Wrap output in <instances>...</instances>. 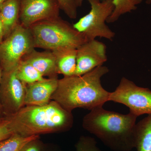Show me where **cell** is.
<instances>
[{"instance_id": "6da1fadb", "label": "cell", "mask_w": 151, "mask_h": 151, "mask_svg": "<svg viewBox=\"0 0 151 151\" xmlns=\"http://www.w3.org/2000/svg\"><path fill=\"white\" fill-rule=\"evenodd\" d=\"M109 71L107 66L101 65L81 76H73L58 79L52 100L70 112L76 108L91 111L103 106L109 101L111 92L103 88L101 78Z\"/></svg>"}, {"instance_id": "7a4b0ae2", "label": "cell", "mask_w": 151, "mask_h": 151, "mask_svg": "<svg viewBox=\"0 0 151 151\" xmlns=\"http://www.w3.org/2000/svg\"><path fill=\"white\" fill-rule=\"evenodd\" d=\"M137 117L103 108L91 110L82 121L84 129L115 151H131L135 148V128Z\"/></svg>"}, {"instance_id": "3957f363", "label": "cell", "mask_w": 151, "mask_h": 151, "mask_svg": "<svg viewBox=\"0 0 151 151\" xmlns=\"http://www.w3.org/2000/svg\"><path fill=\"white\" fill-rule=\"evenodd\" d=\"M6 117L15 134L25 137L68 132L73 127L72 112L52 100L43 106L25 105Z\"/></svg>"}, {"instance_id": "277c9868", "label": "cell", "mask_w": 151, "mask_h": 151, "mask_svg": "<svg viewBox=\"0 0 151 151\" xmlns=\"http://www.w3.org/2000/svg\"><path fill=\"white\" fill-rule=\"evenodd\" d=\"M29 29L35 48L52 51L66 47L77 49L88 41L84 35L60 17L37 22Z\"/></svg>"}, {"instance_id": "5b68a950", "label": "cell", "mask_w": 151, "mask_h": 151, "mask_svg": "<svg viewBox=\"0 0 151 151\" xmlns=\"http://www.w3.org/2000/svg\"><path fill=\"white\" fill-rule=\"evenodd\" d=\"M91 9L89 13L73 24L78 32L84 35L87 40L104 38L112 40L115 33L106 24L114 10L113 0H87Z\"/></svg>"}, {"instance_id": "8992f818", "label": "cell", "mask_w": 151, "mask_h": 151, "mask_svg": "<svg viewBox=\"0 0 151 151\" xmlns=\"http://www.w3.org/2000/svg\"><path fill=\"white\" fill-rule=\"evenodd\" d=\"M35 49L29 29L19 23L0 43V65L3 71L17 69L24 57Z\"/></svg>"}, {"instance_id": "52a82bcc", "label": "cell", "mask_w": 151, "mask_h": 151, "mask_svg": "<svg viewBox=\"0 0 151 151\" xmlns=\"http://www.w3.org/2000/svg\"><path fill=\"white\" fill-rule=\"evenodd\" d=\"M109 101L120 103L137 117L151 114V90L137 86L126 77L121 79L116 90L111 92Z\"/></svg>"}, {"instance_id": "ba28073f", "label": "cell", "mask_w": 151, "mask_h": 151, "mask_svg": "<svg viewBox=\"0 0 151 151\" xmlns=\"http://www.w3.org/2000/svg\"><path fill=\"white\" fill-rule=\"evenodd\" d=\"M16 70L3 71L0 103L4 117L16 113L25 106L26 84L18 78Z\"/></svg>"}, {"instance_id": "9c48e42d", "label": "cell", "mask_w": 151, "mask_h": 151, "mask_svg": "<svg viewBox=\"0 0 151 151\" xmlns=\"http://www.w3.org/2000/svg\"><path fill=\"white\" fill-rule=\"evenodd\" d=\"M19 23L29 28L37 22L59 16V5L57 0H19Z\"/></svg>"}, {"instance_id": "30bf717a", "label": "cell", "mask_w": 151, "mask_h": 151, "mask_svg": "<svg viewBox=\"0 0 151 151\" xmlns=\"http://www.w3.org/2000/svg\"><path fill=\"white\" fill-rule=\"evenodd\" d=\"M105 44L96 40L88 41L77 48L75 76H81L103 65L107 60Z\"/></svg>"}, {"instance_id": "8fae6325", "label": "cell", "mask_w": 151, "mask_h": 151, "mask_svg": "<svg viewBox=\"0 0 151 151\" xmlns=\"http://www.w3.org/2000/svg\"><path fill=\"white\" fill-rule=\"evenodd\" d=\"M58 78H46L26 85L25 105L43 106L52 101V95L57 88Z\"/></svg>"}, {"instance_id": "7c38bea8", "label": "cell", "mask_w": 151, "mask_h": 151, "mask_svg": "<svg viewBox=\"0 0 151 151\" xmlns=\"http://www.w3.org/2000/svg\"><path fill=\"white\" fill-rule=\"evenodd\" d=\"M22 60L32 65L44 77L58 78L59 73L56 58L54 53L50 50L40 52L35 49L25 55Z\"/></svg>"}, {"instance_id": "4fadbf2b", "label": "cell", "mask_w": 151, "mask_h": 151, "mask_svg": "<svg viewBox=\"0 0 151 151\" xmlns=\"http://www.w3.org/2000/svg\"><path fill=\"white\" fill-rule=\"evenodd\" d=\"M19 0H6L0 6V16L4 28V39L8 37L19 23Z\"/></svg>"}, {"instance_id": "5bb4252c", "label": "cell", "mask_w": 151, "mask_h": 151, "mask_svg": "<svg viewBox=\"0 0 151 151\" xmlns=\"http://www.w3.org/2000/svg\"><path fill=\"white\" fill-rule=\"evenodd\" d=\"M77 49L66 47L52 51L56 58L58 73L64 77L73 76L76 66Z\"/></svg>"}, {"instance_id": "9a60e30c", "label": "cell", "mask_w": 151, "mask_h": 151, "mask_svg": "<svg viewBox=\"0 0 151 151\" xmlns=\"http://www.w3.org/2000/svg\"><path fill=\"white\" fill-rule=\"evenodd\" d=\"M134 134L137 151H151V114L136 123Z\"/></svg>"}, {"instance_id": "2e32d148", "label": "cell", "mask_w": 151, "mask_h": 151, "mask_svg": "<svg viewBox=\"0 0 151 151\" xmlns=\"http://www.w3.org/2000/svg\"><path fill=\"white\" fill-rule=\"evenodd\" d=\"M114 10L107 20L108 23H113L123 15L136 10L143 0H113Z\"/></svg>"}, {"instance_id": "e0dca14e", "label": "cell", "mask_w": 151, "mask_h": 151, "mask_svg": "<svg viewBox=\"0 0 151 151\" xmlns=\"http://www.w3.org/2000/svg\"><path fill=\"white\" fill-rule=\"evenodd\" d=\"M16 72L18 78L26 84L42 81L46 78L35 68L23 60L19 64Z\"/></svg>"}, {"instance_id": "ac0fdd59", "label": "cell", "mask_w": 151, "mask_h": 151, "mask_svg": "<svg viewBox=\"0 0 151 151\" xmlns=\"http://www.w3.org/2000/svg\"><path fill=\"white\" fill-rule=\"evenodd\" d=\"M40 138V136L25 137L14 134L9 137L0 141V151H20L30 141Z\"/></svg>"}, {"instance_id": "d6986e66", "label": "cell", "mask_w": 151, "mask_h": 151, "mask_svg": "<svg viewBox=\"0 0 151 151\" xmlns=\"http://www.w3.org/2000/svg\"><path fill=\"white\" fill-rule=\"evenodd\" d=\"M76 151H102L97 146L94 138L89 136H81L76 144Z\"/></svg>"}, {"instance_id": "ffe728a7", "label": "cell", "mask_w": 151, "mask_h": 151, "mask_svg": "<svg viewBox=\"0 0 151 151\" xmlns=\"http://www.w3.org/2000/svg\"><path fill=\"white\" fill-rule=\"evenodd\" d=\"M60 10L69 18L75 19L77 16V7L75 0H57Z\"/></svg>"}, {"instance_id": "44dd1931", "label": "cell", "mask_w": 151, "mask_h": 151, "mask_svg": "<svg viewBox=\"0 0 151 151\" xmlns=\"http://www.w3.org/2000/svg\"><path fill=\"white\" fill-rule=\"evenodd\" d=\"M10 122L6 117L0 122V141L7 139L14 134Z\"/></svg>"}, {"instance_id": "7402d4cb", "label": "cell", "mask_w": 151, "mask_h": 151, "mask_svg": "<svg viewBox=\"0 0 151 151\" xmlns=\"http://www.w3.org/2000/svg\"><path fill=\"white\" fill-rule=\"evenodd\" d=\"M43 149V143L39 138L30 141L20 151H42Z\"/></svg>"}, {"instance_id": "603a6c76", "label": "cell", "mask_w": 151, "mask_h": 151, "mask_svg": "<svg viewBox=\"0 0 151 151\" xmlns=\"http://www.w3.org/2000/svg\"><path fill=\"white\" fill-rule=\"evenodd\" d=\"M4 28L0 16V43L2 42L4 40Z\"/></svg>"}, {"instance_id": "cb8c5ba5", "label": "cell", "mask_w": 151, "mask_h": 151, "mask_svg": "<svg viewBox=\"0 0 151 151\" xmlns=\"http://www.w3.org/2000/svg\"><path fill=\"white\" fill-rule=\"evenodd\" d=\"M3 70L1 67L0 65V85H1V81L2 76ZM0 117L1 118H4L3 116L2 109L1 106V103H0Z\"/></svg>"}, {"instance_id": "d4e9b609", "label": "cell", "mask_w": 151, "mask_h": 151, "mask_svg": "<svg viewBox=\"0 0 151 151\" xmlns=\"http://www.w3.org/2000/svg\"><path fill=\"white\" fill-rule=\"evenodd\" d=\"M77 7H81L83 3V0H75Z\"/></svg>"}, {"instance_id": "484cf974", "label": "cell", "mask_w": 151, "mask_h": 151, "mask_svg": "<svg viewBox=\"0 0 151 151\" xmlns=\"http://www.w3.org/2000/svg\"><path fill=\"white\" fill-rule=\"evenodd\" d=\"M146 3L148 4H151V0H146Z\"/></svg>"}, {"instance_id": "4316f807", "label": "cell", "mask_w": 151, "mask_h": 151, "mask_svg": "<svg viewBox=\"0 0 151 151\" xmlns=\"http://www.w3.org/2000/svg\"><path fill=\"white\" fill-rule=\"evenodd\" d=\"M6 1V0H0V6Z\"/></svg>"}, {"instance_id": "83f0119b", "label": "cell", "mask_w": 151, "mask_h": 151, "mask_svg": "<svg viewBox=\"0 0 151 151\" xmlns=\"http://www.w3.org/2000/svg\"><path fill=\"white\" fill-rule=\"evenodd\" d=\"M3 119H4V118H1V117H0V121H2Z\"/></svg>"}, {"instance_id": "f1b7e54d", "label": "cell", "mask_w": 151, "mask_h": 151, "mask_svg": "<svg viewBox=\"0 0 151 151\" xmlns=\"http://www.w3.org/2000/svg\"><path fill=\"white\" fill-rule=\"evenodd\" d=\"M42 151H45L44 148L43 149V150H42Z\"/></svg>"}, {"instance_id": "f546056e", "label": "cell", "mask_w": 151, "mask_h": 151, "mask_svg": "<svg viewBox=\"0 0 151 151\" xmlns=\"http://www.w3.org/2000/svg\"><path fill=\"white\" fill-rule=\"evenodd\" d=\"M0 122H1V121H0Z\"/></svg>"}, {"instance_id": "4dcf8cb0", "label": "cell", "mask_w": 151, "mask_h": 151, "mask_svg": "<svg viewBox=\"0 0 151 151\" xmlns=\"http://www.w3.org/2000/svg\"></svg>"}]
</instances>
